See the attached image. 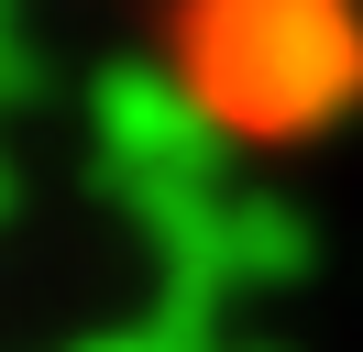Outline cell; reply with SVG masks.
Masks as SVG:
<instances>
[{
  "label": "cell",
  "mask_w": 363,
  "mask_h": 352,
  "mask_svg": "<svg viewBox=\"0 0 363 352\" xmlns=\"http://www.w3.org/2000/svg\"><path fill=\"white\" fill-rule=\"evenodd\" d=\"M177 77L231 143L319 132L363 99V0H187Z\"/></svg>",
  "instance_id": "obj_1"
},
{
  "label": "cell",
  "mask_w": 363,
  "mask_h": 352,
  "mask_svg": "<svg viewBox=\"0 0 363 352\" xmlns=\"http://www.w3.org/2000/svg\"><path fill=\"white\" fill-rule=\"evenodd\" d=\"M89 143H99V187H121L133 220L231 187L220 176L231 132L209 121V99L177 77V66H111V77L89 88Z\"/></svg>",
  "instance_id": "obj_2"
},
{
  "label": "cell",
  "mask_w": 363,
  "mask_h": 352,
  "mask_svg": "<svg viewBox=\"0 0 363 352\" xmlns=\"http://www.w3.org/2000/svg\"><path fill=\"white\" fill-rule=\"evenodd\" d=\"M45 99V33H33L23 0H0V121Z\"/></svg>",
  "instance_id": "obj_3"
},
{
  "label": "cell",
  "mask_w": 363,
  "mask_h": 352,
  "mask_svg": "<svg viewBox=\"0 0 363 352\" xmlns=\"http://www.w3.org/2000/svg\"><path fill=\"white\" fill-rule=\"evenodd\" d=\"M23 209V165H11V143H0V220Z\"/></svg>",
  "instance_id": "obj_4"
},
{
  "label": "cell",
  "mask_w": 363,
  "mask_h": 352,
  "mask_svg": "<svg viewBox=\"0 0 363 352\" xmlns=\"http://www.w3.org/2000/svg\"><path fill=\"white\" fill-rule=\"evenodd\" d=\"M231 352H264V341H231Z\"/></svg>",
  "instance_id": "obj_5"
}]
</instances>
